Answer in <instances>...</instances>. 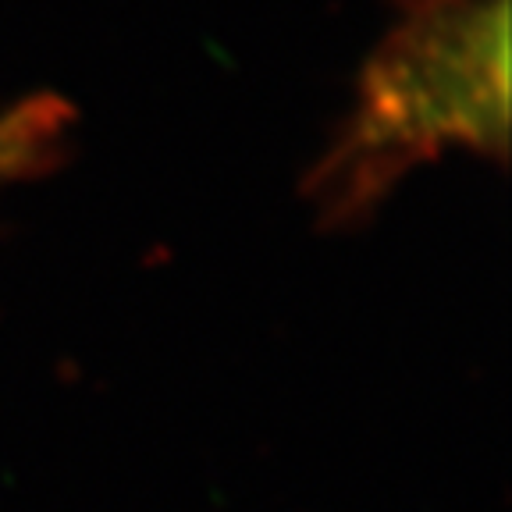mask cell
Wrapping results in <instances>:
<instances>
[{"label": "cell", "instance_id": "7a4b0ae2", "mask_svg": "<svg viewBox=\"0 0 512 512\" xmlns=\"http://www.w3.org/2000/svg\"><path fill=\"white\" fill-rule=\"evenodd\" d=\"M68 125L72 111L54 96H32L0 114V189L50 164Z\"/></svg>", "mask_w": 512, "mask_h": 512}, {"label": "cell", "instance_id": "6da1fadb", "mask_svg": "<svg viewBox=\"0 0 512 512\" xmlns=\"http://www.w3.org/2000/svg\"><path fill=\"white\" fill-rule=\"evenodd\" d=\"M456 143H505V0H424L370 64L345 160L363 182Z\"/></svg>", "mask_w": 512, "mask_h": 512}]
</instances>
